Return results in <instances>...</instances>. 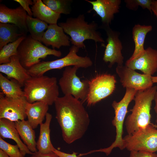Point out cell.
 <instances>
[{
	"label": "cell",
	"mask_w": 157,
	"mask_h": 157,
	"mask_svg": "<svg viewBox=\"0 0 157 157\" xmlns=\"http://www.w3.org/2000/svg\"><path fill=\"white\" fill-rule=\"evenodd\" d=\"M56 118L64 141L70 144L81 138L87 131L90 119L83 102L71 95L58 97L54 103Z\"/></svg>",
	"instance_id": "6da1fadb"
},
{
	"label": "cell",
	"mask_w": 157,
	"mask_h": 157,
	"mask_svg": "<svg viewBox=\"0 0 157 157\" xmlns=\"http://www.w3.org/2000/svg\"><path fill=\"white\" fill-rule=\"evenodd\" d=\"M58 25L70 36L71 44L79 49L85 47L84 42L87 40H92L96 43L99 42L102 44L105 43L101 33L97 30L98 24L94 21L88 23L85 21L83 14L68 17L65 21L59 22Z\"/></svg>",
	"instance_id": "7a4b0ae2"
},
{
	"label": "cell",
	"mask_w": 157,
	"mask_h": 157,
	"mask_svg": "<svg viewBox=\"0 0 157 157\" xmlns=\"http://www.w3.org/2000/svg\"><path fill=\"white\" fill-rule=\"evenodd\" d=\"M157 91L156 86L137 91L133 99L134 105L130 110L131 113L128 116L125 122L128 134L151 123L152 103Z\"/></svg>",
	"instance_id": "3957f363"
},
{
	"label": "cell",
	"mask_w": 157,
	"mask_h": 157,
	"mask_svg": "<svg viewBox=\"0 0 157 157\" xmlns=\"http://www.w3.org/2000/svg\"><path fill=\"white\" fill-rule=\"evenodd\" d=\"M23 86L24 96L29 103L41 101L51 105L59 97V87L55 77L44 75L31 76Z\"/></svg>",
	"instance_id": "277c9868"
},
{
	"label": "cell",
	"mask_w": 157,
	"mask_h": 157,
	"mask_svg": "<svg viewBox=\"0 0 157 157\" xmlns=\"http://www.w3.org/2000/svg\"><path fill=\"white\" fill-rule=\"evenodd\" d=\"M79 49L78 48L72 45L65 57L54 60L40 62L27 69V72L31 76H38L44 75L49 70L60 69L68 66L85 68L91 67L93 65L91 59L88 56H78L77 53Z\"/></svg>",
	"instance_id": "5b68a950"
},
{
	"label": "cell",
	"mask_w": 157,
	"mask_h": 157,
	"mask_svg": "<svg viewBox=\"0 0 157 157\" xmlns=\"http://www.w3.org/2000/svg\"><path fill=\"white\" fill-rule=\"evenodd\" d=\"M125 94L119 101H114L112 106L115 112V116L112 121V124L116 129V135L114 142L109 147L103 149L93 150V153L102 152L107 156L110 154L113 149L118 147L122 150L125 148L124 140L122 135L123 134V124L125 117L128 111V106L133 100L137 92L135 89L126 88Z\"/></svg>",
	"instance_id": "8992f818"
},
{
	"label": "cell",
	"mask_w": 157,
	"mask_h": 157,
	"mask_svg": "<svg viewBox=\"0 0 157 157\" xmlns=\"http://www.w3.org/2000/svg\"><path fill=\"white\" fill-rule=\"evenodd\" d=\"M17 52L20 63L27 69L38 63L41 59H44L48 56L60 57L62 55L60 51L48 48L41 42L32 38L30 35L26 36L21 42Z\"/></svg>",
	"instance_id": "52a82bcc"
},
{
	"label": "cell",
	"mask_w": 157,
	"mask_h": 157,
	"mask_svg": "<svg viewBox=\"0 0 157 157\" xmlns=\"http://www.w3.org/2000/svg\"><path fill=\"white\" fill-rule=\"evenodd\" d=\"M125 148L130 151H157V128L151 123L123 138Z\"/></svg>",
	"instance_id": "ba28073f"
},
{
	"label": "cell",
	"mask_w": 157,
	"mask_h": 157,
	"mask_svg": "<svg viewBox=\"0 0 157 157\" xmlns=\"http://www.w3.org/2000/svg\"><path fill=\"white\" fill-rule=\"evenodd\" d=\"M78 68L75 66L65 67L58 84L64 95H72L83 102L88 94L89 80H81L76 75Z\"/></svg>",
	"instance_id": "9c48e42d"
},
{
	"label": "cell",
	"mask_w": 157,
	"mask_h": 157,
	"mask_svg": "<svg viewBox=\"0 0 157 157\" xmlns=\"http://www.w3.org/2000/svg\"><path fill=\"white\" fill-rule=\"evenodd\" d=\"M116 83L114 76L108 74L98 75L89 81L85 100L88 105H94L112 94L115 89Z\"/></svg>",
	"instance_id": "30bf717a"
},
{
	"label": "cell",
	"mask_w": 157,
	"mask_h": 157,
	"mask_svg": "<svg viewBox=\"0 0 157 157\" xmlns=\"http://www.w3.org/2000/svg\"><path fill=\"white\" fill-rule=\"evenodd\" d=\"M107 36L106 46L103 60L105 62L109 63L108 67H111L115 63L118 66L123 65L124 57L122 51L123 46L119 38L120 33L111 29L110 26L102 25Z\"/></svg>",
	"instance_id": "8fae6325"
},
{
	"label": "cell",
	"mask_w": 157,
	"mask_h": 157,
	"mask_svg": "<svg viewBox=\"0 0 157 157\" xmlns=\"http://www.w3.org/2000/svg\"><path fill=\"white\" fill-rule=\"evenodd\" d=\"M116 72L124 88L143 90L153 86L151 76L139 73L125 65L118 66Z\"/></svg>",
	"instance_id": "7c38bea8"
},
{
	"label": "cell",
	"mask_w": 157,
	"mask_h": 157,
	"mask_svg": "<svg viewBox=\"0 0 157 157\" xmlns=\"http://www.w3.org/2000/svg\"><path fill=\"white\" fill-rule=\"evenodd\" d=\"M27 101L24 97L12 98L0 94V118H5L15 122L25 120Z\"/></svg>",
	"instance_id": "4fadbf2b"
},
{
	"label": "cell",
	"mask_w": 157,
	"mask_h": 157,
	"mask_svg": "<svg viewBox=\"0 0 157 157\" xmlns=\"http://www.w3.org/2000/svg\"><path fill=\"white\" fill-rule=\"evenodd\" d=\"M125 65L135 70L152 76L157 71V50L149 47L140 55L132 59L127 60Z\"/></svg>",
	"instance_id": "5bb4252c"
},
{
	"label": "cell",
	"mask_w": 157,
	"mask_h": 157,
	"mask_svg": "<svg viewBox=\"0 0 157 157\" xmlns=\"http://www.w3.org/2000/svg\"><path fill=\"white\" fill-rule=\"evenodd\" d=\"M92 6L93 10L101 18L102 25L110 26L114 15L119 12L121 0H85Z\"/></svg>",
	"instance_id": "9a60e30c"
},
{
	"label": "cell",
	"mask_w": 157,
	"mask_h": 157,
	"mask_svg": "<svg viewBox=\"0 0 157 157\" xmlns=\"http://www.w3.org/2000/svg\"><path fill=\"white\" fill-rule=\"evenodd\" d=\"M21 6L15 8H10L0 4V23L15 25L26 35L28 31L26 24L28 15Z\"/></svg>",
	"instance_id": "2e32d148"
},
{
	"label": "cell",
	"mask_w": 157,
	"mask_h": 157,
	"mask_svg": "<svg viewBox=\"0 0 157 157\" xmlns=\"http://www.w3.org/2000/svg\"><path fill=\"white\" fill-rule=\"evenodd\" d=\"M70 38L62 27L57 24H51L44 32L41 42L47 47L51 46L53 49H59L62 46H70Z\"/></svg>",
	"instance_id": "e0dca14e"
},
{
	"label": "cell",
	"mask_w": 157,
	"mask_h": 157,
	"mask_svg": "<svg viewBox=\"0 0 157 157\" xmlns=\"http://www.w3.org/2000/svg\"><path fill=\"white\" fill-rule=\"evenodd\" d=\"M0 72L17 81L22 86L31 76L20 63L17 55L13 56L7 63L0 64Z\"/></svg>",
	"instance_id": "ac0fdd59"
},
{
	"label": "cell",
	"mask_w": 157,
	"mask_h": 157,
	"mask_svg": "<svg viewBox=\"0 0 157 157\" xmlns=\"http://www.w3.org/2000/svg\"><path fill=\"white\" fill-rule=\"evenodd\" d=\"M0 137L14 140L24 156L26 154L31 155L33 153L20 139L13 122L6 119L0 118Z\"/></svg>",
	"instance_id": "d6986e66"
},
{
	"label": "cell",
	"mask_w": 157,
	"mask_h": 157,
	"mask_svg": "<svg viewBox=\"0 0 157 157\" xmlns=\"http://www.w3.org/2000/svg\"><path fill=\"white\" fill-rule=\"evenodd\" d=\"M49 105L41 101L27 102L25 113L28 120L34 129L43 123L49 109Z\"/></svg>",
	"instance_id": "ffe728a7"
},
{
	"label": "cell",
	"mask_w": 157,
	"mask_h": 157,
	"mask_svg": "<svg viewBox=\"0 0 157 157\" xmlns=\"http://www.w3.org/2000/svg\"><path fill=\"white\" fill-rule=\"evenodd\" d=\"M52 117V115L47 113L45 122L40 125V134L36 142V147L38 151L43 154L52 152L55 148L50 139V126Z\"/></svg>",
	"instance_id": "44dd1931"
},
{
	"label": "cell",
	"mask_w": 157,
	"mask_h": 157,
	"mask_svg": "<svg viewBox=\"0 0 157 157\" xmlns=\"http://www.w3.org/2000/svg\"><path fill=\"white\" fill-rule=\"evenodd\" d=\"M15 126L24 143L33 153L38 151L34 130L28 120L14 122Z\"/></svg>",
	"instance_id": "7402d4cb"
},
{
	"label": "cell",
	"mask_w": 157,
	"mask_h": 157,
	"mask_svg": "<svg viewBox=\"0 0 157 157\" xmlns=\"http://www.w3.org/2000/svg\"><path fill=\"white\" fill-rule=\"evenodd\" d=\"M31 8L33 15L49 24H56L60 14L49 8L41 0H34Z\"/></svg>",
	"instance_id": "603a6c76"
},
{
	"label": "cell",
	"mask_w": 157,
	"mask_h": 157,
	"mask_svg": "<svg viewBox=\"0 0 157 157\" xmlns=\"http://www.w3.org/2000/svg\"><path fill=\"white\" fill-rule=\"evenodd\" d=\"M152 30L151 26L135 25L132 28V38L134 42L135 47L131 56L129 59L131 60L136 57L144 50V44L147 34Z\"/></svg>",
	"instance_id": "cb8c5ba5"
},
{
	"label": "cell",
	"mask_w": 157,
	"mask_h": 157,
	"mask_svg": "<svg viewBox=\"0 0 157 157\" xmlns=\"http://www.w3.org/2000/svg\"><path fill=\"white\" fill-rule=\"evenodd\" d=\"M23 35L27 36L15 25L0 23V49Z\"/></svg>",
	"instance_id": "d4e9b609"
},
{
	"label": "cell",
	"mask_w": 157,
	"mask_h": 157,
	"mask_svg": "<svg viewBox=\"0 0 157 157\" xmlns=\"http://www.w3.org/2000/svg\"><path fill=\"white\" fill-rule=\"evenodd\" d=\"M0 86L1 92L7 97L16 98L24 97L22 86L16 81L8 80L1 73L0 74Z\"/></svg>",
	"instance_id": "484cf974"
},
{
	"label": "cell",
	"mask_w": 157,
	"mask_h": 157,
	"mask_svg": "<svg viewBox=\"0 0 157 157\" xmlns=\"http://www.w3.org/2000/svg\"><path fill=\"white\" fill-rule=\"evenodd\" d=\"M26 24L28 32L31 38L41 42V40L49 25L46 22L36 18L28 15Z\"/></svg>",
	"instance_id": "4316f807"
},
{
	"label": "cell",
	"mask_w": 157,
	"mask_h": 157,
	"mask_svg": "<svg viewBox=\"0 0 157 157\" xmlns=\"http://www.w3.org/2000/svg\"><path fill=\"white\" fill-rule=\"evenodd\" d=\"M43 3L53 11L59 14H70L72 0H43Z\"/></svg>",
	"instance_id": "83f0119b"
},
{
	"label": "cell",
	"mask_w": 157,
	"mask_h": 157,
	"mask_svg": "<svg viewBox=\"0 0 157 157\" xmlns=\"http://www.w3.org/2000/svg\"><path fill=\"white\" fill-rule=\"evenodd\" d=\"M26 36L23 35L21 37L16 41L6 45L0 49V64L9 62L11 56L17 55V48Z\"/></svg>",
	"instance_id": "f1b7e54d"
},
{
	"label": "cell",
	"mask_w": 157,
	"mask_h": 157,
	"mask_svg": "<svg viewBox=\"0 0 157 157\" xmlns=\"http://www.w3.org/2000/svg\"><path fill=\"white\" fill-rule=\"evenodd\" d=\"M0 149L5 151L10 157H25L17 144H10L0 137Z\"/></svg>",
	"instance_id": "f546056e"
},
{
	"label": "cell",
	"mask_w": 157,
	"mask_h": 157,
	"mask_svg": "<svg viewBox=\"0 0 157 157\" xmlns=\"http://www.w3.org/2000/svg\"><path fill=\"white\" fill-rule=\"evenodd\" d=\"M152 0H125L126 7L129 10H137L139 6L143 9H147L151 13V5Z\"/></svg>",
	"instance_id": "4dcf8cb0"
},
{
	"label": "cell",
	"mask_w": 157,
	"mask_h": 157,
	"mask_svg": "<svg viewBox=\"0 0 157 157\" xmlns=\"http://www.w3.org/2000/svg\"><path fill=\"white\" fill-rule=\"evenodd\" d=\"M129 157H157V154L142 150L132 151Z\"/></svg>",
	"instance_id": "1f68e13d"
},
{
	"label": "cell",
	"mask_w": 157,
	"mask_h": 157,
	"mask_svg": "<svg viewBox=\"0 0 157 157\" xmlns=\"http://www.w3.org/2000/svg\"><path fill=\"white\" fill-rule=\"evenodd\" d=\"M15 2L19 3L23 8L28 13V15L32 17L33 14L31 9L29 7L30 5H33V2L31 0H14Z\"/></svg>",
	"instance_id": "d6a6232c"
},
{
	"label": "cell",
	"mask_w": 157,
	"mask_h": 157,
	"mask_svg": "<svg viewBox=\"0 0 157 157\" xmlns=\"http://www.w3.org/2000/svg\"><path fill=\"white\" fill-rule=\"evenodd\" d=\"M30 157H59L53 151L47 154H43L37 151L33 153Z\"/></svg>",
	"instance_id": "836d02e7"
},
{
	"label": "cell",
	"mask_w": 157,
	"mask_h": 157,
	"mask_svg": "<svg viewBox=\"0 0 157 157\" xmlns=\"http://www.w3.org/2000/svg\"><path fill=\"white\" fill-rule=\"evenodd\" d=\"M53 151L59 157H78L77 156V153L73 152L72 154L67 153L61 151L55 148Z\"/></svg>",
	"instance_id": "e575fe53"
},
{
	"label": "cell",
	"mask_w": 157,
	"mask_h": 157,
	"mask_svg": "<svg viewBox=\"0 0 157 157\" xmlns=\"http://www.w3.org/2000/svg\"><path fill=\"white\" fill-rule=\"evenodd\" d=\"M151 9L152 12L153 13L157 18V0H152Z\"/></svg>",
	"instance_id": "d590c367"
},
{
	"label": "cell",
	"mask_w": 157,
	"mask_h": 157,
	"mask_svg": "<svg viewBox=\"0 0 157 157\" xmlns=\"http://www.w3.org/2000/svg\"><path fill=\"white\" fill-rule=\"evenodd\" d=\"M154 100L155 102V105L154 107V110L156 114V118L155 122L157 123V91L155 93L154 95ZM156 126L157 128V124H156Z\"/></svg>",
	"instance_id": "8d00e7d4"
},
{
	"label": "cell",
	"mask_w": 157,
	"mask_h": 157,
	"mask_svg": "<svg viewBox=\"0 0 157 157\" xmlns=\"http://www.w3.org/2000/svg\"><path fill=\"white\" fill-rule=\"evenodd\" d=\"M0 157H10L4 151L0 149Z\"/></svg>",
	"instance_id": "74e56055"
},
{
	"label": "cell",
	"mask_w": 157,
	"mask_h": 157,
	"mask_svg": "<svg viewBox=\"0 0 157 157\" xmlns=\"http://www.w3.org/2000/svg\"><path fill=\"white\" fill-rule=\"evenodd\" d=\"M151 79L153 83H157V76H151Z\"/></svg>",
	"instance_id": "f35d334b"
}]
</instances>
